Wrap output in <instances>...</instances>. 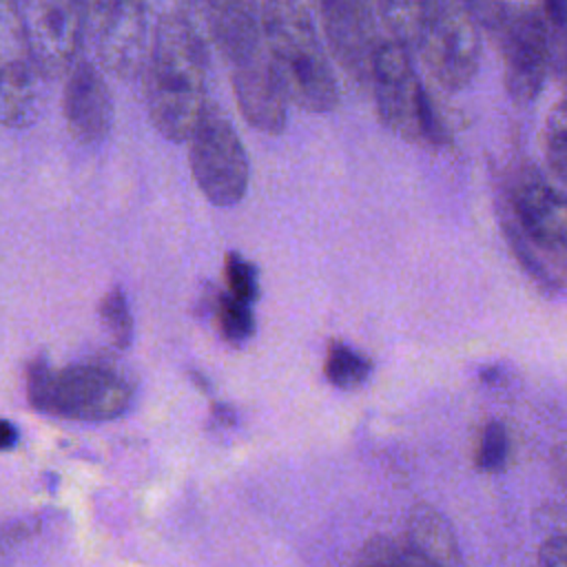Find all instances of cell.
Instances as JSON below:
<instances>
[{"label":"cell","instance_id":"1","mask_svg":"<svg viewBox=\"0 0 567 567\" xmlns=\"http://www.w3.org/2000/svg\"><path fill=\"white\" fill-rule=\"evenodd\" d=\"M206 47L184 13L157 20L144 66L146 106L153 126L173 142L193 135L206 104Z\"/></svg>","mask_w":567,"mask_h":567},{"label":"cell","instance_id":"2","mask_svg":"<svg viewBox=\"0 0 567 567\" xmlns=\"http://www.w3.org/2000/svg\"><path fill=\"white\" fill-rule=\"evenodd\" d=\"M259 22L288 102L310 113L332 111L339 104V86L308 11L292 2H264Z\"/></svg>","mask_w":567,"mask_h":567},{"label":"cell","instance_id":"3","mask_svg":"<svg viewBox=\"0 0 567 567\" xmlns=\"http://www.w3.org/2000/svg\"><path fill=\"white\" fill-rule=\"evenodd\" d=\"M472 16L498 44L505 64V89L509 97L527 106L532 104L551 69L549 29L540 4H503L472 2Z\"/></svg>","mask_w":567,"mask_h":567},{"label":"cell","instance_id":"4","mask_svg":"<svg viewBox=\"0 0 567 567\" xmlns=\"http://www.w3.org/2000/svg\"><path fill=\"white\" fill-rule=\"evenodd\" d=\"M370 91L381 124L394 135L412 144H447V128L421 86L410 49L390 38L381 40L372 64Z\"/></svg>","mask_w":567,"mask_h":567},{"label":"cell","instance_id":"5","mask_svg":"<svg viewBox=\"0 0 567 567\" xmlns=\"http://www.w3.org/2000/svg\"><path fill=\"white\" fill-rule=\"evenodd\" d=\"M27 399L33 410L44 414L111 421L126 412L131 388L109 368L84 363L53 370L44 359H35L27 370Z\"/></svg>","mask_w":567,"mask_h":567},{"label":"cell","instance_id":"6","mask_svg":"<svg viewBox=\"0 0 567 567\" xmlns=\"http://www.w3.org/2000/svg\"><path fill=\"white\" fill-rule=\"evenodd\" d=\"M414 49L443 89H465L481 64V29L467 2H427Z\"/></svg>","mask_w":567,"mask_h":567},{"label":"cell","instance_id":"7","mask_svg":"<svg viewBox=\"0 0 567 567\" xmlns=\"http://www.w3.org/2000/svg\"><path fill=\"white\" fill-rule=\"evenodd\" d=\"M188 142L190 171L206 199L224 208L239 204L248 190L250 164L235 126L217 104H206Z\"/></svg>","mask_w":567,"mask_h":567},{"label":"cell","instance_id":"8","mask_svg":"<svg viewBox=\"0 0 567 567\" xmlns=\"http://www.w3.org/2000/svg\"><path fill=\"white\" fill-rule=\"evenodd\" d=\"M27 49L44 78L73 69L84 33V4L73 0H29L18 4Z\"/></svg>","mask_w":567,"mask_h":567},{"label":"cell","instance_id":"9","mask_svg":"<svg viewBox=\"0 0 567 567\" xmlns=\"http://www.w3.org/2000/svg\"><path fill=\"white\" fill-rule=\"evenodd\" d=\"M93 29L97 58L115 78H135L144 73L151 33L146 7L133 0L89 2L84 4V27Z\"/></svg>","mask_w":567,"mask_h":567},{"label":"cell","instance_id":"10","mask_svg":"<svg viewBox=\"0 0 567 567\" xmlns=\"http://www.w3.org/2000/svg\"><path fill=\"white\" fill-rule=\"evenodd\" d=\"M512 210L525 241L567 275V195L529 171L512 188Z\"/></svg>","mask_w":567,"mask_h":567},{"label":"cell","instance_id":"11","mask_svg":"<svg viewBox=\"0 0 567 567\" xmlns=\"http://www.w3.org/2000/svg\"><path fill=\"white\" fill-rule=\"evenodd\" d=\"M42 78L27 49L18 4L0 0V124L18 128L38 117Z\"/></svg>","mask_w":567,"mask_h":567},{"label":"cell","instance_id":"12","mask_svg":"<svg viewBox=\"0 0 567 567\" xmlns=\"http://www.w3.org/2000/svg\"><path fill=\"white\" fill-rule=\"evenodd\" d=\"M319 11L334 60L359 86H370L374 55L383 40L372 7L359 0H326Z\"/></svg>","mask_w":567,"mask_h":567},{"label":"cell","instance_id":"13","mask_svg":"<svg viewBox=\"0 0 567 567\" xmlns=\"http://www.w3.org/2000/svg\"><path fill=\"white\" fill-rule=\"evenodd\" d=\"M230 64L233 91L246 122L261 133L279 135L288 124V97L270 62L266 42L237 55Z\"/></svg>","mask_w":567,"mask_h":567},{"label":"cell","instance_id":"14","mask_svg":"<svg viewBox=\"0 0 567 567\" xmlns=\"http://www.w3.org/2000/svg\"><path fill=\"white\" fill-rule=\"evenodd\" d=\"M64 117L71 133L86 144L102 142L111 128V93L102 73L89 60H78L69 71L64 89Z\"/></svg>","mask_w":567,"mask_h":567},{"label":"cell","instance_id":"15","mask_svg":"<svg viewBox=\"0 0 567 567\" xmlns=\"http://www.w3.org/2000/svg\"><path fill=\"white\" fill-rule=\"evenodd\" d=\"M206 11H208L206 22H208L213 42L217 44V49L228 62L264 42L259 4L221 0V2H210Z\"/></svg>","mask_w":567,"mask_h":567},{"label":"cell","instance_id":"16","mask_svg":"<svg viewBox=\"0 0 567 567\" xmlns=\"http://www.w3.org/2000/svg\"><path fill=\"white\" fill-rule=\"evenodd\" d=\"M408 540L416 556L432 567H450L458 560L452 523L432 505H414L408 516Z\"/></svg>","mask_w":567,"mask_h":567},{"label":"cell","instance_id":"17","mask_svg":"<svg viewBox=\"0 0 567 567\" xmlns=\"http://www.w3.org/2000/svg\"><path fill=\"white\" fill-rule=\"evenodd\" d=\"M370 372H372V361L365 354L357 352L343 341H332L328 346L323 374L330 385L339 390H354L368 381Z\"/></svg>","mask_w":567,"mask_h":567},{"label":"cell","instance_id":"18","mask_svg":"<svg viewBox=\"0 0 567 567\" xmlns=\"http://www.w3.org/2000/svg\"><path fill=\"white\" fill-rule=\"evenodd\" d=\"M425 7L427 2H405V0L381 2L379 13L388 31L385 38L403 44L405 49H414L423 18H425Z\"/></svg>","mask_w":567,"mask_h":567},{"label":"cell","instance_id":"19","mask_svg":"<svg viewBox=\"0 0 567 567\" xmlns=\"http://www.w3.org/2000/svg\"><path fill=\"white\" fill-rule=\"evenodd\" d=\"M543 140L547 168L567 195V97L554 104L547 113Z\"/></svg>","mask_w":567,"mask_h":567},{"label":"cell","instance_id":"20","mask_svg":"<svg viewBox=\"0 0 567 567\" xmlns=\"http://www.w3.org/2000/svg\"><path fill=\"white\" fill-rule=\"evenodd\" d=\"M217 326H219L226 341H230L233 346H241L255 332V319H252L250 303H244V301L230 297L228 292L219 295V299H217Z\"/></svg>","mask_w":567,"mask_h":567},{"label":"cell","instance_id":"21","mask_svg":"<svg viewBox=\"0 0 567 567\" xmlns=\"http://www.w3.org/2000/svg\"><path fill=\"white\" fill-rule=\"evenodd\" d=\"M100 319L117 348H128L133 339V317L122 288H113L100 303Z\"/></svg>","mask_w":567,"mask_h":567},{"label":"cell","instance_id":"22","mask_svg":"<svg viewBox=\"0 0 567 567\" xmlns=\"http://www.w3.org/2000/svg\"><path fill=\"white\" fill-rule=\"evenodd\" d=\"M509 456V436L501 421H489L483 427L481 443L476 450V465L481 472H501L507 465Z\"/></svg>","mask_w":567,"mask_h":567},{"label":"cell","instance_id":"23","mask_svg":"<svg viewBox=\"0 0 567 567\" xmlns=\"http://www.w3.org/2000/svg\"><path fill=\"white\" fill-rule=\"evenodd\" d=\"M224 275H226L230 297L244 303H252L257 299L259 295L257 268L248 259H244L239 252H226Z\"/></svg>","mask_w":567,"mask_h":567},{"label":"cell","instance_id":"24","mask_svg":"<svg viewBox=\"0 0 567 567\" xmlns=\"http://www.w3.org/2000/svg\"><path fill=\"white\" fill-rule=\"evenodd\" d=\"M540 567H567V536H551L538 551Z\"/></svg>","mask_w":567,"mask_h":567},{"label":"cell","instance_id":"25","mask_svg":"<svg viewBox=\"0 0 567 567\" xmlns=\"http://www.w3.org/2000/svg\"><path fill=\"white\" fill-rule=\"evenodd\" d=\"M18 443V430L11 421L0 419V452H7L11 447H16Z\"/></svg>","mask_w":567,"mask_h":567}]
</instances>
